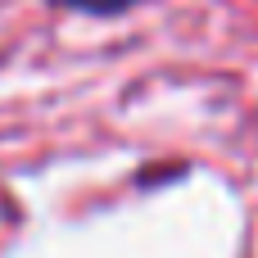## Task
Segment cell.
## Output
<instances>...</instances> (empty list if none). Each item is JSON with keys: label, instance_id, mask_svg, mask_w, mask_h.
I'll return each mask as SVG.
<instances>
[{"label": "cell", "instance_id": "obj_1", "mask_svg": "<svg viewBox=\"0 0 258 258\" xmlns=\"http://www.w3.org/2000/svg\"><path fill=\"white\" fill-rule=\"evenodd\" d=\"M54 5L77 9V14H122V9H132V5H141V0H54Z\"/></svg>", "mask_w": 258, "mask_h": 258}]
</instances>
